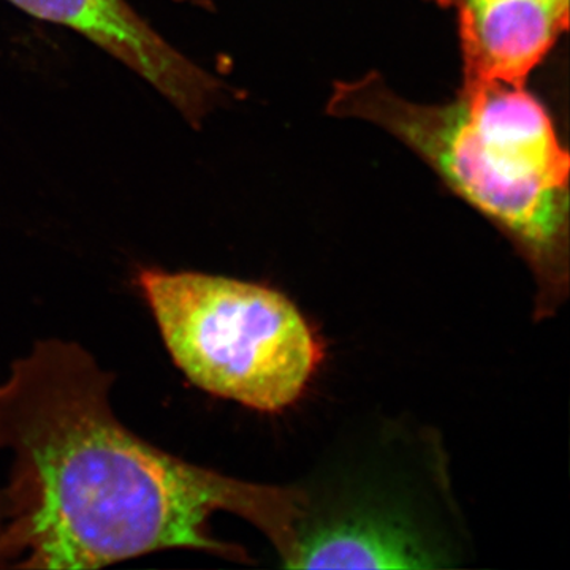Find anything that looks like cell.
Masks as SVG:
<instances>
[{
    "mask_svg": "<svg viewBox=\"0 0 570 570\" xmlns=\"http://www.w3.org/2000/svg\"><path fill=\"white\" fill-rule=\"evenodd\" d=\"M328 110L395 135L515 245L535 283V318L569 295V154L523 86H463L453 102L412 104L377 75L340 82Z\"/></svg>",
    "mask_w": 570,
    "mask_h": 570,
    "instance_id": "obj_2",
    "label": "cell"
},
{
    "mask_svg": "<svg viewBox=\"0 0 570 570\" xmlns=\"http://www.w3.org/2000/svg\"><path fill=\"white\" fill-rule=\"evenodd\" d=\"M137 285L165 347L195 387L261 412L303 396L321 346L275 288L198 272L141 268Z\"/></svg>",
    "mask_w": 570,
    "mask_h": 570,
    "instance_id": "obj_3",
    "label": "cell"
},
{
    "mask_svg": "<svg viewBox=\"0 0 570 570\" xmlns=\"http://www.w3.org/2000/svg\"><path fill=\"white\" fill-rule=\"evenodd\" d=\"M450 554L431 542L415 520L381 504L316 512L307 508L285 558L292 569L448 568Z\"/></svg>",
    "mask_w": 570,
    "mask_h": 570,
    "instance_id": "obj_5",
    "label": "cell"
},
{
    "mask_svg": "<svg viewBox=\"0 0 570 570\" xmlns=\"http://www.w3.org/2000/svg\"><path fill=\"white\" fill-rule=\"evenodd\" d=\"M40 20L66 26L129 67L187 121L216 107L219 81L159 36L126 0H9Z\"/></svg>",
    "mask_w": 570,
    "mask_h": 570,
    "instance_id": "obj_4",
    "label": "cell"
},
{
    "mask_svg": "<svg viewBox=\"0 0 570 570\" xmlns=\"http://www.w3.org/2000/svg\"><path fill=\"white\" fill-rule=\"evenodd\" d=\"M112 376L77 343L40 341L0 384L6 566L99 569L163 550L245 561L213 538V513L249 521L285 560L305 491L228 478L138 438L116 417Z\"/></svg>",
    "mask_w": 570,
    "mask_h": 570,
    "instance_id": "obj_1",
    "label": "cell"
},
{
    "mask_svg": "<svg viewBox=\"0 0 570 570\" xmlns=\"http://www.w3.org/2000/svg\"><path fill=\"white\" fill-rule=\"evenodd\" d=\"M459 13L461 48L517 58L551 47L569 24V0H431Z\"/></svg>",
    "mask_w": 570,
    "mask_h": 570,
    "instance_id": "obj_6",
    "label": "cell"
},
{
    "mask_svg": "<svg viewBox=\"0 0 570 570\" xmlns=\"http://www.w3.org/2000/svg\"><path fill=\"white\" fill-rule=\"evenodd\" d=\"M7 527V497L6 491H0V566H3L2 561V539L3 531Z\"/></svg>",
    "mask_w": 570,
    "mask_h": 570,
    "instance_id": "obj_7",
    "label": "cell"
}]
</instances>
